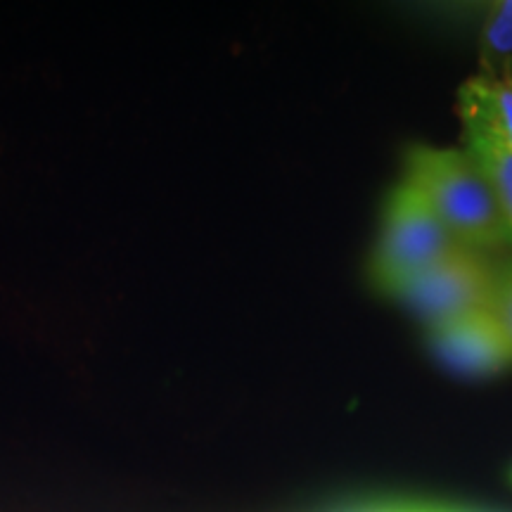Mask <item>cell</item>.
Masks as SVG:
<instances>
[{"label":"cell","instance_id":"3","mask_svg":"<svg viewBox=\"0 0 512 512\" xmlns=\"http://www.w3.org/2000/svg\"><path fill=\"white\" fill-rule=\"evenodd\" d=\"M498 278L489 261L475 249H460L444 264L420 275L396 294L415 316L437 328L448 320L494 306Z\"/></svg>","mask_w":512,"mask_h":512},{"label":"cell","instance_id":"6","mask_svg":"<svg viewBox=\"0 0 512 512\" xmlns=\"http://www.w3.org/2000/svg\"><path fill=\"white\" fill-rule=\"evenodd\" d=\"M458 112L463 121L489 128L512 150V86L508 81H494L475 76L458 91Z\"/></svg>","mask_w":512,"mask_h":512},{"label":"cell","instance_id":"7","mask_svg":"<svg viewBox=\"0 0 512 512\" xmlns=\"http://www.w3.org/2000/svg\"><path fill=\"white\" fill-rule=\"evenodd\" d=\"M479 67L484 79L508 81L512 76V0L486 10L479 31Z\"/></svg>","mask_w":512,"mask_h":512},{"label":"cell","instance_id":"8","mask_svg":"<svg viewBox=\"0 0 512 512\" xmlns=\"http://www.w3.org/2000/svg\"><path fill=\"white\" fill-rule=\"evenodd\" d=\"M494 311L498 313V318H501L505 335H508L512 344V271L505 273L503 278H498Z\"/></svg>","mask_w":512,"mask_h":512},{"label":"cell","instance_id":"4","mask_svg":"<svg viewBox=\"0 0 512 512\" xmlns=\"http://www.w3.org/2000/svg\"><path fill=\"white\" fill-rule=\"evenodd\" d=\"M430 349L441 366L465 377H489L512 366V344L494 306L430 328Z\"/></svg>","mask_w":512,"mask_h":512},{"label":"cell","instance_id":"1","mask_svg":"<svg viewBox=\"0 0 512 512\" xmlns=\"http://www.w3.org/2000/svg\"><path fill=\"white\" fill-rule=\"evenodd\" d=\"M403 181L422 192L465 247L477 252L512 242L494 192L465 150L415 143L403 157Z\"/></svg>","mask_w":512,"mask_h":512},{"label":"cell","instance_id":"5","mask_svg":"<svg viewBox=\"0 0 512 512\" xmlns=\"http://www.w3.org/2000/svg\"><path fill=\"white\" fill-rule=\"evenodd\" d=\"M467 155L479 166L491 192H494L498 209H501L505 226L512 240V150L489 128L463 121Z\"/></svg>","mask_w":512,"mask_h":512},{"label":"cell","instance_id":"2","mask_svg":"<svg viewBox=\"0 0 512 512\" xmlns=\"http://www.w3.org/2000/svg\"><path fill=\"white\" fill-rule=\"evenodd\" d=\"M460 249L470 247L458 242L415 185L401 181L384 204L380 238L370 256V280L377 292L396 297Z\"/></svg>","mask_w":512,"mask_h":512},{"label":"cell","instance_id":"9","mask_svg":"<svg viewBox=\"0 0 512 512\" xmlns=\"http://www.w3.org/2000/svg\"><path fill=\"white\" fill-rule=\"evenodd\" d=\"M377 512H434V510H399V508H394V510H377Z\"/></svg>","mask_w":512,"mask_h":512},{"label":"cell","instance_id":"10","mask_svg":"<svg viewBox=\"0 0 512 512\" xmlns=\"http://www.w3.org/2000/svg\"><path fill=\"white\" fill-rule=\"evenodd\" d=\"M508 83H510V86H512V76H510V79H508Z\"/></svg>","mask_w":512,"mask_h":512}]
</instances>
